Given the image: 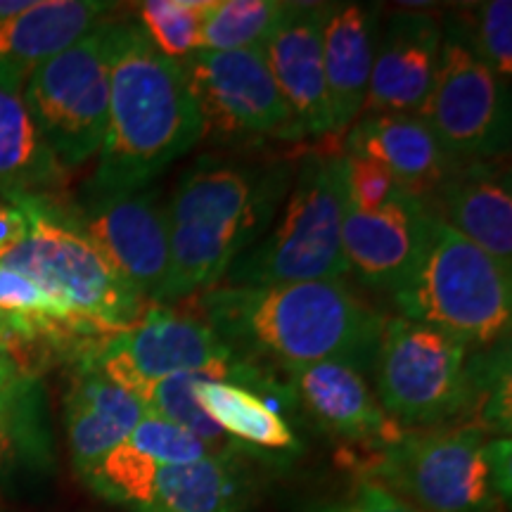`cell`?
<instances>
[{
  "label": "cell",
  "mask_w": 512,
  "mask_h": 512,
  "mask_svg": "<svg viewBox=\"0 0 512 512\" xmlns=\"http://www.w3.org/2000/svg\"><path fill=\"white\" fill-rule=\"evenodd\" d=\"M110 22L43 62L22 88V100L64 171L98 157L110 117Z\"/></svg>",
  "instance_id": "10"
},
{
  "label": "cell",
  "mask_w": 512,
  "mask_h": 512,
  "mask_svg": "<svg viewBox=\"0 0 512 512\" xmlns=\"http://www.w3.org/2000/svg\"><path fill=\"white\" fill-rule=\"evenodd\" d=\"M145 415V406L136 396L124 392L95 368L83 366L64 401V422L76 472L83 479L91 475L102 458L124 444Z\"/></svg>",
  "instance_id": "23"
},
{
  "label": "cell",
  "mask_w": 512,
  "mask_h": 512,
  "mask_svg": "<svg viewBox=\"0 0 512 512\" xmlns=\"http://www.w3.org/2000/svg\"><path fill=\"white\" fill-rule=\"evenodd\" d=\"M74 228L126 285L152 302L169 268V226L155 188L91 200Z\"/></svg>",
  "instance_id": "14"
},
{
  "label": "cell",
  "mask_w": 512,
  "mask_h": 512,
  "mask_svg": "<svg viewBox=\"0 0 512 512\" xmlns=\"http://www.w3.org/2000/svg\"><path fill=\"white\" fill-rule=\"evenodd\" d=\"M67 171L53 152L24 105L22 95L0 88V195L15 200H34L57 188Z\"/></svg>",
  "instance_id": "24"
},
{
  "label": "cell",
  "mask_w": 512,
  "mask_h": 512,
  "mask_svg": "<svg viewBox=\"0 0 512 512\" xmlns=\"http://www.w3.org/2000/svg\"><path fill=\"white\" fill-rule=\"evenodd\" d=\"M292 392L313 420L335 437L380 448L401 437L389 415L382 411L366 375L347 363H313L290 370Z\"/></svg>",
  "instance_id": "20"
},
{
  "label": "cell",
  "mask_w": 512,
  "mask_h": 512,
  "mask_svg": "<svg viewBox=\"0 0 512 512\" xmlns=\"http://www.w3.org/2000/svg\"><path fill=\"white\" fill-rule=\"evenodd\" d=\"M110 117L91 178V200L150 188L202 140L183 62L171 60L133 19L110 22Z\"/></svg>",
  "instance_id": "3"
},
{
  "label": "cell",
  "mask_w": 512,
  "mask_h": 512,
  "mask_svg": "<svg viewBox=\"0 0 512 512\" xmlns=\"http://www.w3.org/2000/svg\"><path fill=\"white\" fill-rule=\"evenodd\" d=\"M344 155L375 159L425 202L458 164L418 114H361L344 138Z\"/></svg>",
  "instance_id": "21"
},
{
  "label": "cell",
  "mask_w": 512,
  "mask_h": 512,
  "mask_svg": "<svg viewBox=\"0 0 512 512\" xmlns=\"http://www.w3.org/2000/svg\"><path fill=\"white\" fill-rule=\"evenodd\" d=\"M380 5L328 3L323 24V69L335 131L363 114L373 72Z\"/></svg>",
  "instance_id": "22"
},
{
  "label": "cell",
  "mask_w": 512,
  "mask_h": 512,
  "mask_svg": "<svg viewBox=\"0 0 512 512\" xmlns=\"http://www.w3.org/2000/svg\"><path fill=\"white\" fill-rule=\"evenodd\" d=\"M207 375L200 373H183L171 375L166 380L152 384L143 396L145 411L155 418L169 420L174 425L188 430L192 437H197L204 446L214 453L223 463H233L238 460L242 446L235 444L228 434L202 411L200 401H197V387Z\"/></svg>",
  "instance_id": "26"
},
{
  "label": "cell",
  "mask_w": 512,
  "mask_h": 512,
  "mask_svg": "<svg viewBox=\"0 0 512 512\" xmlns=\"http://www.w3.org/2000/svg\"><path fill=\"white\" fill-rule=\"evenodd\" d=\"M202 121V140L242 145L299 143L302 131L275 86L264 50H197L183 60Z\"/></svg>",
  "instance_id": "12"
},
{
  "label": "cell",
  "mask_w": 512,
  "mask_h": 512,
  "mask_svg": "<svg viewBox=\"0 0 512 512\" xmlns=\"http://www.w3.org/2000/svg\"><path fill=\"white\" fill-rule=\"evenodd\" d=\"M31 0H0V19L15 15V12L29 8Z\"/></svg>",
  "instance_id": "35"
},
{
  "label": "cell",
  "mask_w": 512,
  "mask_h": 512,
  "mask_svg": "<svg viewBox=\"0 0 512 512\" xmlns=\"http://www.w3.org/2000/svg\"><path fill=\"white\" fill-rule=\"evenodd\" d=\"M328 3H285L264 43V57L302 136L335 133L323 69Z\"/></svg>",
  "instance_id": "16"
},
{
  "label": "cell",
  "mask_w": 512,
  "mask_h": 512,
  "mask_svg": "<svg viewBox=\"0 0 512 512\" xmlns=\"http://www.w3.org/2000/svg\"><path fill=\"white\" fill-rule=\"evenodd\" d=\"M197 401L235 444L275 453L294 451L299 446L297 434L292 432L278 406L254 389L238 382L204 377L197 387Z\"/></svg>",
  "instance_id": "25"
},
{
  "label": "cell",
  "mask_w": 512,
  "mask_h": 512,
  "mask_svg": "<svg viewBox=\"0 0 512 512\" xmlns=\"http://www.w3.org/2000/svg\"><path fill=\"white\" fill-rule=\"evenodd\" d=\"M285 3L280 0H211L204 19L202 50L264 48Z\"/></svg>",
  "instance_id": "27"
},
{
  "label": "cell",
  "mask_w": 512,
  "mask_h": 512,
  "mask_svg": "<svg viewBox=\"0 0 512 512\" xmlns=\"http://www.w3.org/2000/svg\"><path fill=\"white\" fill-rule=\"evenodd\" d=\"M10 375V349H8V339H5V330L0 325V387L3 382L8 380Z\"/></svg>",
  "instance_id": "34"
},
{
  "label": "cell",
  "mask_w": 512,
  "mask_h": 512,
  "mask_svg": "<svg viewBox=\"0 0 512 512\" xmlns=\"http://www.w3.org/2000/svg\"><path fill=\"white\" fill-rule=\"evenodd\" d=\"M501 358H484L482 366L460 339L392 316L377 344L375 396L401 430H434L477 413Z\"/></svg>",
  "instance_id": "5"
},
{
  "label": "cell",
  "mask_w": 512,
  "mask_h": 512,
  "mask_svg": "<svg viewBox=\"0 0 512 512\" xmlns=\"http://www.w3.org/2000/svg\"><path fill=\"white\" fill-rule=\"evenodd\" d=\"M29 235V216L15 202H0V256L15 249Z\"/></svg>",
  "instance_id": "33"
},
{
  "label": "cell",
  "mask_w": 512,
  "mask_h": 512,
  "mask_svg": "<svg viewBox=\"0 0 512 512\" xmlns=\"http://www.w3.org/2000/svg\"><path fill=\"white\" fill-rule=\"evenodd\" d=\"M512 271L437 219L418 264L392 292L401 318L489 349L508 342Z\"/></svg>",
  "instance_id": "6"
},
{
  "label": "cell",
  "mask_w": 512,
  "mask_h": 512,
  "mask_svg": "<svg viewBox=\"0 0 512 512\" xmlns=\"http://www.w3.org/2000/svg\"><path fill=\"white\" fill-rule=\"evenodd\" d=\"M195 316L247 366L290 370L313 363H347L363 375L375 366L387 316L347 280L228 287L188 299Z\"/></svg>",
  "instance_id": "1"
},
{
  "label": "cell",
  "mask_w": 512,
  "mask_h": 512,
  "mask_svg": "<svg viewBox=\"0 0 512 512\" xmlns=\"http://www.w3.org/2000/svg\"><path fill=\"white\" fill-rule=\"evenodd\" d=\"M211 0H145L136 5L138 24L159 53L183 62L202 50V29Z\"/></svg>",
  "instance_id": "28"
},
{
  "label": "cell",
  "mask_w": 512,
  "mask_h": 512,
  "mask_svg": "<svg viewBox=\"0 0 512 512\" xmlns=\"http://www.w3.org/2000/svg\"><path fill=\"white\" fill-rule=\"evenodd\" d=\"M347 207L356 211H377L396 195L406 192L387 166L368 157L342 155Z\"/></svg>",
  "instance_id": "31"
},
{
  "label": "cell",
  "mask_w": 512,
  "mask_h": 512,
  "mask_svg": "<svg viewBox=\"0 0 512 512\" xmlns=\"http://www.w3.org/2000/svg\"><path fill=\"white\" fill-rule=\"evenodd\" d=\"M311 512H420L406 503L403 498L384 489L382 484L373 482V479H361L356 486L335 501L318 505Z\"/></svg>",
  "instance_id": "32"
},
{
  "label": "cell",
  "mask_w": 512,
  "mask_h": 512,
  "mask_svg": "<svg viewBox=\"0 0 512 512\" xmlns=\"http://www.w3.org/2000/svg\"><path fill=\"white\" fill-rule=\"evenodd\" d=\"M10 441H8V430H5V422L0 418V456H3L5 451H8Z\"/></svg>",
  "instance_id": "36"
},
{
  "label": "cell",
  "mask_w": 512,
  "mask_h": 512,
  "mask_svg": "<svg viewBox=\"0 0 512 512\" xmlns=\"http://www.w3.org/2000/svg\"><path fill=\"white\" fill-rule=\"evenodd\" d=\"M363 470L420 512H498L510 498V439L475 425L403 430Z\"/></svg>",
  "instance_id": "4"
},
{
  "label": "cell",
  "mask_w": 512,
  "mask_h": 512,
  "mask_svg": "<svg viewBox=\"0 0 512 512\" xmlns=\"http://www.w3.org/2000/svg\"><path fill=\"white\" fill-rule=\"evenodd\" d=\"M86 484L128 512H249L247 486L235 465L219 458L162 465L121 444Z\"/></svg>",
  "instance_id": "13"
},
{
  "label": "cell",
  "mask_w": 512,
  "mask_h": 512,
  "mask_svg": "<svg viewBox=\"0 0 512 512\" xmlns=\"http://www.w3.org/2000/svg\"><path fill=\"white\" fill-rule=\"evenodd\" d=\"M86 366L143 403L152 384L171 375L200 373L211 380L238 382L275 401L283 394L264 370L247 366L233 356L223 339L195 313H178L171 306L150 304L143 318L112 332L88 356Z\"/></svg>",
  "instance_id": "8"
},
{
  "label": "cell",
  "mask_w": 512,
  "mask_h": 512,
  "mask_svg": "<svg viewBox=\"0 0 512 512\" xmlns=\"http://www.w3.org/2000/svg\"><path fill=\"white\" fill-rule=\"evenodd\" d=\"M437 74L418 117L456 162L498 159L510 147V86L491 72L460 22H441Z\"/></svg>",
  "instance_id": "11"
},
{
  "label": "cell",
  "mask_w": 512,
  "mask_h": 512,
  "mask_svg": "<svg viewBox=\"0 0 512 512\" xmlns=\"http://www.w3.org/2000/svg\"><path fill=\"white\" fill-rule=\"evenodd\" d=\"M117 5L98 0H31L0 19V88L22 95L29 76L93 31Z\"/></svg>",
  "instance_id": "19"
},
{
  "label": "cell",
  "mask_w": 512,
  "mask_h": 512,
  "mask_svg": "<svg viewBox=\"0 0 512 512\" xmlns=\"http://www.w3.org/2000/svg\"><path fill=\"white\" fill-rule=\"evenodd\" d=\"M297 162L285 157L204 155L164 202L169 268L150 304L174 306L221 285L242 252L273 226Z\"/></svg>",
  "instance_id": "2"
},
{
  "label": "cell",
  "mask_w": 512,
  "mask_h": 512,
  "mask_svg": "<svg viewBox=\"0 0 512 512\" xmlns=\"http://www.w3.org/2000/svg\"><path fill=\"white\" fill-rule=\"evenodd\" d=\"M465 27V24H463ZM467 41L486 67L510 86L512 76V3L489 0L472 12L470 27H465Z\"/></svg>",
  "instance_id": "29"
},
{
  "label": "cell",
  "mask_w": 512,
  "mask_h": 512,
  "mask_svg": "<svg viewBox=\"0 0 512 512\" xmlns=\"http://www.w3.org/2000/svg\"><path fill=\"white\" fill-rule=\"evenodd\" d=\"M441 19L427 10H394L377 31L363 114H418L437 74Z\"/></svg>",
  "instance_id": "17"
},
{
  "label": "cell",
  "mask_w": 512,
  "mask_h": 512,
  "mask_svg": "<svg viewBox=\"0 0 512 512\" xmlns=\"http://www.w3.org/2000/svg\"><path fill=\"white\" fill-rule=\"evenodd\" d=\"M437 223L430 204L401 192L377 211H344L342 252L351 275L370 290L394 292L411 275Z\"/></svg>",
  "instance_id": "15"
},
{
  "label": "cell",
  "mask_w": 512,
  "mask_h": 512,
  "mask_svg": "<svg viewBox=\"0 0 512 512\" xmlns=\"http://www.w3.org/2000/svg\"><path fill=\"white\" fill-rule=\"evenodd\" d=\"M124 444L162 465H185L197 463V460L204 458H216L214 453H211L200 439L192 437L188 430H183V427H178L169 420L155 418V415L150 413L133 427V432L128 434Z\"/></svg>",
  "instance_id": "30"
},
{
  "label": "cell",
  "mask_w": 512,
  "mask_h": 512,
  "mask_svg": "<svg viewBox=\"0 0 512 512\" xmlns=\"http://www.w3.org/2000/svg\"><path fill=\"white\" fill-rule=\"evenodd\" d=\"M451 226L512 271V183L498 159L458 162L427 202Z\"/></svg>",
  "instance_id": "18"
},
{
  "label": "cell",
  "mask_w": 512,
  "mask_h": 512,
  "mask_svg": "<svg viewBox=\"0 0 512 512\" xmlns=\"http://www.w3.org/2000/svg\"><path fill=\"white\" fill-rule=\"evenodd\" d=\"M15 204L27 211L29 235L0 256V266L24 273L67 306L83 335H112L143 318L150 304L112 271L72 223L55 219L41 197Z\"/></svg>",
  "instance_id": "9"
},
{
  "label": "cell",
  "mask_w": 512,
  "mask_h": 512,
  "mask_svg": "<svg viewBox=\"0 0 512 512\" xmlns=\"http://www.w3.org/2000/svg\"><path fill=\"white\" fill-rule=\"evenodd\" d=\"M347 211L342 155L309 152L297 162L283 214L259 242L242 252L221 285L259 287L349 275L342 252Z\"/></svg>",
  "instance_id": "7"
}]
</instances>
